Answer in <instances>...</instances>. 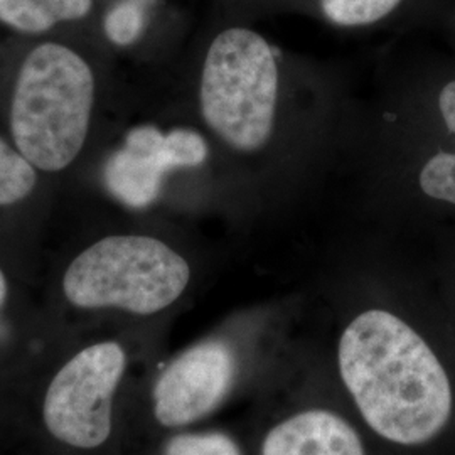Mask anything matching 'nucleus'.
Here are the masks:
<instances>
[{
    "label": "nucleus",
    "instance_id": "nucleus-10",
    "mask_svg": "<svg viewBox=\"0 0 455 455\" xmlns=\"http://www.w3.org/2000/svg\"><path fill=\"white\" fill-rule=\"evenodd\" d=\"M36 171L19 150L0 139V206L14 204L31 195Z\"/></svg>",
    "mask_w": 455,
    "mask_h": 455
},
{
    "label": "nucleus",
    "instance_id": "nucleus-2",
    "mask_svg": "<svg viewBox=\"0 0 455 455\" xmlns=\"http://www.w3.org/2000/svg\"><path fill=\"white\" fill-rule=\"evenodd\" d=\"M95 100V78L73 49L46 43L22 63L11 107L17 150L34 167L66 169L86 140Z\"/></svg>",
    "mask_w": 455,
    "mask_h": 455
},
{
    "label": "nucleus",
    "instance_id": "nucleus-3",
    "mask_svg": "<svg viewBox=\"0 0 455 455\" xmlns=\"http://www.w3.org/2000/svg\"><path fill=\"white\" fill-rule=\"evenodd\" d=\"M278 69L260 34L233 28L208 51L201 76V114L228 146L253 152L275 125Z\"/></svg>",
    "mask_w": 455,
    "mask_h": 455
},
{
    "label": "nucleus",
    "instance_id": "nucleus-14",
    "mask_svg": "<svg viewBox=\"0 0 455 455\" xmlns=\"http://www.w3.org/2000/svg\"><path fill=\"white\" fill-rule=\"evenodd\" d=\"M165 455H243L238 443L227 434H182L167 443Z\"/></svg>",
    "mask_w": 455,
    "mask_h": 455
},
{
    "label": "nucleus",
    "instance_id": "nucleus-9",
    "mask_svg": "<svg viewBox=\"0 0 455 455\" xmlns=\"http://www.w3.org/2000/svg\"><path fill=\"white\" fill-rule=\"evenodd\" d=\"M93 0H0V22L20 33H46L63 20L86 16Z\"/></svg>",
    "mask_w": 455,
    "mask_h": 455
},
{
    "label": "nucleus",
    "instance_id": "nucleus-15",
    "mask_svg": "<svg viewBox=\"0 0 455 455\" xmlns=\"http://www.w3.org/2000/svg\"><path fill=\"white\" fill-rule=\"evenodd\" d=\"M440 114L443 116L449 131L455 133V82L449 83L439 98Z\"/></svg>",
    "mask_w": 455,
    "mask_h": 455
},
{
    "label": "nucleus",
    "instance_id": "nucleus-16",
    "mask_svg": "<svg viewBox=\"0 0 455 455\" xmlns=\"http://www.w3.org/2000/svg\"><path fill=\"white\" fill-rule=\"evenodd\" d=\"M5 295H7V282H5V276H4L2 270H0V306L5 300Z\"/></svg>",
    "mask_w": 455,
    "mask_h": 455
},
{
    "label": "nucleus",
    "instance_id": "nucleus-13",
    "mask_svg": "<svg viewBox=\"0 0 455 455\" xmlns=\"http://www.w3.org/2000/svg\"><path fill=\"white\" fill-rule=\"evenodd\" d=\"M420 188L434 199L455 204V152H439L423 165Z\"/></svg>",
    "mask_w": 455,
    "mask_h": 455
},
{
    "label": "nucleus",
    "instance_id": "nucleus-1",
    "mask_svg": "<svg viewBox=\"0 0 455 455\" xmlns=\"http://www.w3.org/2000/svg\"><path fill=\"white\" fill-rule=\"evenodd\" d=\"M342 383L361 419L381 439L422 445L435 439L452 415V387L422 336L398 315L359 314L338 346Z\"/></svg>",
    "mask_w": 455,
    "mask_h": 455
},
{
    "label": "nucleus",
    "instance_id": "nucleus-7",
    "mask_svg": "<svg viewBox=\"0 0 455 455\" xmlns=\"http://www.w3.org/2000/svg\"><path fill=\"white\" fill-rule=\"evenodd\" d=\"M236 378V358L223 341H204L182 353L159 376L154 413L164 427H184L210 415Z\"/></svg>",
    "mask_w": 455,
    "mask_h": 455
},
{
    "label": "nucleus",
    "instance_id": "nucleus-8",
    "mask_svg": "<svg viewBox=\"0 0 455 455\" xmlns=\"http://www.w3.org/2000/svg\"><path fill=\"white\" fill-rule=\"evenodd\" d=\"M261 455H366V451L344 417L325 408H307L267 432Z\"/></svg>",
    "mask_w": 455,
    "mask_h": 455
},
{
    "label": "nucleus",
    "instance_id": "nucleus-12",
    "mask_svg": "<svg viewBox=\"0 0 455 455\" xmlns=\"http://www.w3.org/2000/svg\"><path fill=\"white\" fill-rule=\"evenodd\" d=\"M105 33L118 46L133 44L146 28V9L140 0H122L105 17Z\"/></svg>",
    "mask_w": 455,
    "mask_h": 455
},
{
    "label": "nucleus",
    "instance_id": "nucleus-5",
    "mask_svg": "<svg viewBox=\"0 0 455 455\" xmlns=\"http://www.w3.org/2000/svg\"><path fill=\"white\" fill-rule=\"evenodd\" d=\"M125 370L116 342H100L78 353L49 385L44 422L56 439L95 449L112 432V398Z\"/></svg>",
    "mask_w": 455,
    "mask_h": 455
},
{
    "label": "nucleus",
    "instance_id": "nucleus-4",
    "mask_svg": "<svg viewBox=\"0 0 455 455\" xmlns=\"http://www.w3.org/2000/svg\"><path fill=\"white\" fill-rule=\"evenodd\" d=\"M188 261L150 236H108L84 250L66 270L63 289L83 309L115 307L150 315L186 291Z\"/></svg>",
    "mask_w": 455,
    "mask_h": 455
},
{
    "label": "nucleus",
    "instance_id": "nucleus-11",
    "mask_svg": "<svg viewBox=\"0 0 455 455\" xmlns=\"http://www.w3.org/2000/svg\"><path fill=\"white\" fill-rule=\"evenodd\" d=\"M402 0H321L324 16L338 26H368L388 16Z\"/></svg>",
    "mask_w": 455,
    "mask_h": 455
},
{
    "label": "nucleus",
    "instance_id": "nucleus-6",
    "mask_svg": "<svg viewBox=\"0 0 455 455\" xmlns=\"http://www.w3.org/2000/svg\"><path fill=\"white\" fill-rule=\"evenodd\" d=\"M206 157L208 146L196 132L176 129L164 135L156 127H137L107 161L105 186L125 206L142 210L159 197L167 172L197 167Z\"/></svg>",
    "mask_w": 455,
    "mask_h": 455
}]
</instances>
